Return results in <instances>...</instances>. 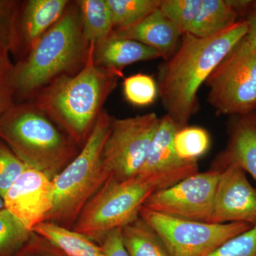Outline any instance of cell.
<instances>
[{"mask_svg": "<svg viewBox=\"0 0 256 256\" xmlns=\"http://www.w3.org/2000/svg\"><path fill=\"white\" fill-rule=\"evenodd\" d=\"M247 32L246 20H239L208 37L184 33L174 54L160 64L158 96L165 114L180 129L188 126L198 110L197 94L202 84Z\"/></svg>", "mask_w": 256, "mask_h": 256, "instance_id": "6da1fadb", "label": "cell"}, {"mask_svg": "<svg viewBox=\"0 0 256 256\" xmlns=\"http://www.w3.org/2000/svg\"><path fill=\"white\" fill-rule=\"evenodd\" d=\"M94 43L78 72L56 78L34 96L45 112L82 149L119 77L94 62Z\"/></svg>", "mask_w": 256, "mask_h": 256, "instance_id": "7a4b0ae2", "label": "cell"}, {"mask_svg": "<svg viewBox=\"0 0 256 256\" xmlns=\"http://www.w3.org/2000/svg\"><path fill=\"white\" fill-rule=\"evenodd\" d=\"M90 43L82 35L78 6H68L62 18L13 66L10 80L14 98H31L56 78L76 73L86 62Z\"/></svg>", "mask_w": 256, "mask_h": 256, "instance_id": "3957f363", "label": "cell"}, {"mask_svg": "<svg viewBox=\"0 0 256 256\" xmlns=\"http://www.w3.org/2000/svg\"><path fill=\"white\" fill-rule=\"evenodd\" d=\"M197 172V162H192L178 169L124 182L109 178L88 202L72 229L100 246L111 232L138 218L152 194Z\"/></svg>", "mask_w": 256, "mask_h": 256, "instance_id": "277c9868", "label": "cell"}, {"mask_svg": "<svg viewBox=\"0 0 256 256\" xmlns=\"http://www.w3.org/2000/svg\"><path fill=\"white\" fill-rule=\"evenodd\" d=\"M0 140L28 168L57 176L80 148L33 102L14 104L0 116Z\"/></svg>", "mask_w": 256, "mask_h": 256, "instance_id": "5b68a950", "label": "cell"}, {"mask_svg": "<svg viewBox=\"0 0 256 256\" xmlns=\"http://www.w3.org/2000/svg\"><path fill=\"white\" fill-rule=\"evenodd\" d=\"M111 119L106 110L101 111L78 156L52 180L54 204L45 222L72 229L88 202L108 180L102 151Z\"/></svg>", "mask_w": 256, "mask_h": 256, "instance_id": "8992f818", "label": "cell"}, {"mask_svg": "<svg viewBox=\"0 0 256 256\" xmlns=\"http://www.w3.org/2000/svg\"><path fill=\"white\" fill-rule=\"evenodd\" d=\"M245 36L205 82L207 101L218 116L230 117L256 112V47Z\"/></svg>", "mask_w": 256, "mask_h": 256, "instance_id": "52a82bcc", "label": "cell"}, {"mask_svg": "<svg viewBox=\"0 0 256 256\" xmlns=\"http://www.w3.org/2000/svg\"><path fill=\"white\" fill-rule=\"evenodd\" d=\"M140 216L156 232L170 256H208L226 242L252 228L245 223L180 220L143 206Z\"/></svg>", "mask_w": 256, "mask_h": 256, "instance_id": "ba28073f", "label": "cell"}, {"mask_svg": "<svg viewBox=\"0 0 256 256\" xmlns=\"http://www.w3.org/2000/svg\"><path fill=\"white\" fill-rule=\"evenodd\" d=\"M160 121L154 112L122 119L112 118L102 151V165L109 178L124 182L138 176Z\"/></svg>", "mask_w": 256, "mask_h": 256, "instance_id": "9c48e42d", "label": "cell"}, {"mask_svg": "<svg viewBox=\"0 0 256 256\" xmlns=\"http://www.w3.org/2000/svg\"><path fill=\"white\" fill-rule=\"evenodd\" d=\"M220 174V171L210 169L188 176L152 194L143 207L180 220L208 223Z\"/></svg>", "mask_w": 256, "mask_h": 256, "instance_id": "30bf717a", "label": "cell"}, {"mask_svg": "<svg viewBox=\"0 0 256 256\" xmlns=\"http://www.w3.org/2000/svg\"><path fill=\"white\" fill-rule=\"evenodd\" d=\"M54 197L53 181L46 174L28 168L5 194L4 208L28 230L45 222Z\"/></svg>", "mask_w": 256, "mask_h": 256, "instance_id": "8fae6325", "label": "cell"}, {"mask_svg": "<svg viewBox=\"0 0 256 256\" xmlns=\"http://www.w3.org/2000/svg\"><path fill=\"white\" fill-rule=\"evenodd\" d=\"M208 223H245L256 226V188L237 165L220 170Z\"/></svg>", "mask_w": 256, "mask_h": 256, "instance_id": "7c38bea8", "label": "cell"}, {"mask_svg": "<svg viewBox=\"0 0 256 256\" xmlns=\"http://www.w3.org/2000/svg\"><path fill=\"white\" fill-rule=\"evenodd\" d=\"M227 136L226 146L210 169L220 171L235 164L256 180V112L228 117Z\"/></svg>", "mask_w": 256, "mask_h": 256, "instance_id": "4fadbf2b", "label": "cell"}, {"mask_svg": "<svg viewBox=\"0 0 256 256\" xmlns=\"http://www.w3.org/2000/svg\"><path fill=\"white\" fill-rule=\"evenodd\" d=\"M182 32L160 9L129 28L114 30L111 35L140 42L156 50L163 60L178 50Z\"/></svg>", "mask_w": 256, "mask_h": 256, "instance_id": "5bb4252c", "label": "cell"}, {"mask_svg": "<svg viewBox=\"0 0 256 256\" xmlns=\"http://www.w3.org/2000/svg\"><path fill=\"white\" fill-rule=\"evenodd\" d=\"M70 2L67 0H28L18 13V52L28 53L37 40L63 16Z\"/></svg>", "mask_w": 256, "mask_h": 256, "instance_id": "9a60e30c", "label": "cell"}, {"mask_svg": "<svg viewBox=\"0 0 256 256\" xmlns=\"http://www.w3.org/2000/svg\"><path fill=\"white\" fill-rule=\"evenodd\" d=\"M161 58L150 47L128 38L110 34L106 40L94 44V62L100 68L122 77L124 67L136 63Z\"/></svg>", "mask_w": 256, "mask_h": 256, "instance_id": "2e32d148", "label": "cell"}, {"mask_svg": "<svg viewBox=\"0 0 256 256\" xmlns=\"http://www.w3.org/2000/svg\"><path fill=\"white\" fill-rule=\"evenodd\" d=\"M178 130L180 128L169 116L164 114L160 118L159 126L153 138L148 158L138 175L146 176L170 171L192 162L183 161L176 156L174 138Z\"/></svg>", "mask_w": 256, "mask_h": 256, "instance_id": "e0dca14e", "label": "cell"}, {"mask_svg": "<svg viewBox=\"0 0 256 256\" xmlns=\"http://www.w3.org/2000/svg\"><path fill=\"white\" fill-rule=\"evenodd\" d=\"M32 232L53 242L68 256H106L100 245L73 229L44 222Z\"/></svg>", "mask_w": 256, "mask_h": 256, "instance_id": "ac0fdd59", "label": "cell"}, {"mask_svg": "<svg viewBox=\"0 0 256 256\" xmlns=\"http://www.w3.org/2000/svg\"><path fill=\"white\" fill-rule=\"evenodd\" d=\"M121 236L129 256H170L158 234L140 216L121 228Z\"/></svg>", "mask_w": 256, "mask_h": 256, "instance_id": "d6986e66", "label": "cell"}, {"mask_svg": "<svg viewBox=\"0 0 256 256\" xmlns=\"http://www.w3.org/2000/svg\"><path fill=\"white\" fill-rule=\"evenodd\" d=\"M238 20L226 0H202L198 15L186 33L198 37L212 36Z\"/></svg>", "mask_w": 256, "mask_h": 256, "instance_id": "ffe728a7", "label": "cell"}, {"mask_svg": "<svg viewBox=\"0 0 256 256\" xmlns=\"http://www.w3.org/2000/svg\"><path fill=\"white\" fill-rule=\"evenodd\" d=\"M84 38L88 43H97L110 36L114 32L112 16L106 0L76 1Z\"/></svg>", "mask_w": 256, "mask_h": 256, "instance_id": "44dd1931", "label": "cell"}, {"mask_svg": "<svg viewBox=\"0 0 256 256\" xmlns=\"http://www.w3.org/2000/svg\"><path fill=\"white\" fill-rule=\"evenodd\" d=\"M114 30L136 24L156 10L160 9L162 0H106Z\"/></svg>", "mask_w": 256, "mask_h": 256, "instance_id": "7402d4cb", "label": "cell"}, {"mask_svg": "<svg viewBox=\"0 0 256 256\" xmlns=\"http://www.w3.org/2000/svg\"><path fill=\"white\" fill-rule=\"evenodd\" d=\"M210 146V134L203 128L188 126L178 130L174 136V150L183 161H197Z\"/></svg>", "mask_w": 256, "mask_h": 256, "instance_id": "603a6c76", "label": "cell"}, {"mask_svg": "<svg viewBox=\"0 0 256 256\" xmlns=\"http://www.w3.org/2000/svg\"><path fill=\"white\" fill-rule=\"evenodd\" d=\"M32 233L9 210H0V256H14Z\"/></svg>", "mask_w": 256, "mask_h": 256, "instance_id": "cb8c5ba5", "label": "cell"}, {"mask_svg": "<svg viewBox=\"0 0 256 256\" xmlns=\"http://www.w3.org/2000/svg\"><path fill=\"white\" fill-rule=\"evenodd\" d=\"M124 92L126 100L136 106L151 105L158 96V84L151 76L138 74L124 78Z\"/></svg>", "mask_w": 256, "mask_h": 256, "instance_id": "d4e9b609", "label": "cell"}, {"mask_svg": "<svg viewBox=\"0 0 256 256\" xmlns=\"http://www.w3.org/2000/svg\"><path fill=\"white\" fill-rule=\"evenodd\" d=\"M202 0H162L160 10L182 33H186L194 21Z\"/></svg>", "mask_w": 256, "mask_h": 256, "instance_id": "484cf974", "label": "cell"}, {"mask_svg": "<svg viewBox=\"0 0 256 256\" xmlns=\"http://www.w3.org/2000/svg\"><path fill=\"white\" fill-rule=\"evenodd\" d=\"M20 3L0 0V45L10 52H18V22Z\"/></svg>", "mask_w": 256, "mask_h": 256, "instance_id": "4316f807", "label": "cell"}, {"mask_svg": "<svg viewBox=\"0 0 256 256\" xmlns=\"http://www.w3.org/2000/svg\"><path fill=\"white\" fill-rule=\"evenodd\" d=\"M28 166L0 140V196L4 197L16 178Z\"/></svg>", "mask_w": 256, "mask_h": 256, "instance_id": "83f0119b", "label": "cell"}, {"mask_svg": "<svg viewBox=\"0 0 256 256\" xmlns=\"http://www.w3.org/2000/svg\"><path fill=\"white\" fill-rule=\"evenodd\" d=\"M208 256H256V226L226 242Z\"/></svg>", "mask_w": 256, "mask_h": 256, "instance_id": "f1b7e54d", "label": "cell"}, {"mask_svg": "<svg viewBox=\"0 0 256 256\" xmlns=\"http://www.w3.org/2000/svg\"><path fill=\"white\" fill-rule=\"evenodd\" d=\"M14 256H68L53 242L32 232L30 238Z\"/></svg>", "mask_w": 256, "mask_h": 256, "instance_id": "f546056e", "label": "cell"}, {"mask_svg": "<svg viewBox=\"0 0 256 256\" xmlns=\"http://www.w3.org/2000/svg\"><path fill=\"white\" fill-rule=\"evenodd\" d=\"M106 256H129L121 236V228L111 232L100 245Z\"/></svg>", "mask_w": 256, "mask_h": 256, "instance_id": "4dcf8cb0", "label": "cell"}, {"mask_svg": "<svg viewBox=\"0 0 256 256\" xmlns=\"http://www.w3.org/2000/svg\"><path fill=\"white\" fill-rule=\"evenodd\" d=\"M10 72L0 76V116L15 104L14 92L10 80Z\"/></svg>", "mask_w": 256, "mask_h": 256, "instance_id": "1f68e13d", "label": "cell"}, {"mask_svg": "<svg viewBox=\"0 0 256 256\" xmlns=\"http://www.w3.org/2000/svg\"><path fill=\"white\" fill-rule=\"evenodd\" d=\"M239 20H245L254 9L256 0H226Z\"/></svg>", "mask_w": 256, "mask_h": 256, "instance_id": "d6a6232c", "label": "cell"}, {"mask_svg": "<svg viewBox=\"0 0 256 256\" xmlns=\"http://www.w3.org/2000/svg\"><path fill=\"white\" fill-rule=\"evenodd\" d=\"M248 23L246 38L252 46L256 47V3L254 9L245 18Z\"/></svg>", "mask_w": 256, "mask_h": 256, "instance_id": "836d02e7", "label": "cell"}, {"mask_svg": "<svg viewBox=\"0 0 256 256\" xmlns=\"http://www.w3.org/2000/svg\"><path fill=\"white\" fill-rule=\"evenodd\" d=\"M10 52L0 45V76L8 73L12 68L9 57Z\"/></svg>", "mask_w": 256, "mask_h": 256, "instance_id": "e575fe53", "label": "cell"}, {"mask_svg": "<svg viewBox=\"0 0 256 256\" xmlns=\"http://www.w3.org/2000/svg\"><path fill=\"white\" fill-rule=\"evenodd\" d=\"M4 208V200H3L2 197L0 196V210Z\"/></svg>", "mask_w": 256, "mask_h": 256, "instance_id": "d590c367", "label": "cell"}]
</instances>
